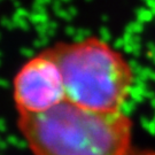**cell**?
<instances>
[{
	"instance_id": "cell-1",
	"label": "cell",
	"mask_w": 155,
	"mask_h": 155,
	"mask_svg": "<svg viewBox=\"0 0 155 155\" xmlns=\"http://www.w3.org/2000/svg\"><path fill=\"white\" fill-rule=\"evenodd\" d=\"M18 129L33 155H127L133 121L124 111L104 113L68 100L41 114L18 115Z\"/></svg>"
},
{
	"instance_id": "cell-2",
	"label": "cell",
	"mask_w": 155,
	"mask_h": 155,
	"mask_svg": "<svg viewBox=\"0 0 155 155\" xmlns=\"http://www.w3.org/2000/svg\"><path fill=\"white\" fill-rule=\"evenodd\" d=\"M44 51L61 70L68 101L104 113L123 110L136 71L122 51L98 36L59 41Z\"/></svg>"
},
{
	"instance_id": "cell-3",
	"label": "cell",
	"mask_w": 155,
	"mask_h": 155,
	"mask_svg": "<svg viewBox=\"0 0 155 155\" xmlns=\"http://www.w3.org/2000/svg\"><path fill=\"white\" fill-rule=\"evenodd\" d=\"M13 98L18 115L41 114L67 100L61 70L44 50L18 69Z\"/></svg>"
},
{
	"instance_id": "cell-4",
	"label": "cell",
	"mask_w": 155,
	"mask_h": 155,
	"mask_svg": "<svg viewBox=\"0 0 155 155\" xmlns=\"http://www.w3.org/2000/svg\"><path fill=\"white\" fill-rule=\"evenodd\" d=\"M127 155H155V150H131Z\"/></svg>"
}]
</instances>
